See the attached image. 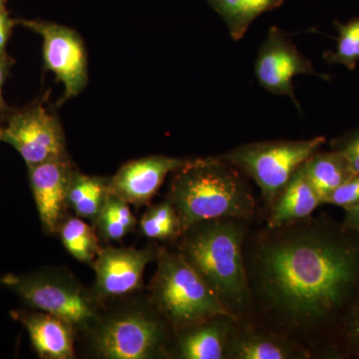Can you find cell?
I'll use <instances>...</instances> for the list:
<instances>
[{"label":"cell","instance_id":"cell-31","mask_svg":"<svg viewBox=\"0 0 359 359\" xmlns=\"http://www.w3.org/2000/svg\"><path fill=\"white\" fill-rule=\"evenodd\" d=\"M13 21L9 18L8 14L6 11H0V29L2 28H13Z\"/></svg>","mask_w":359,"mask_h":359},{"label":"cell","instance_id":"cell-3","mask_svg":"<svg viewBox=\"0 0 359 359\" xmlns=\"http://www.w3.org/2000/svg\"><path fill=\"white\" fill-rule=\"evenodd\" d=\"M245 219L202 222L182 233L179 254L237 318L250 304L244 243Z\"/></svg>","mask_w":359,"mask_h":359},{"label":"cell","instance_id":"cell-7","mask_svg":"<svg viewBox=\"0 0 359 359\" xmlns=\"http://www.w3.org/2000/svg\"><path fill=\"white\" fill-rule=\"evenodd\" d=\"M167 334L154 316L141 311L113 314L97 325L93 347L108 359H149L162 351Z\"/></svg>","mask_w":359,"mask_h":359},{"label":"cell","instance_id":"cell-20","mask_svg":"<svg viewBox=\"0 0 359 359\" xmlns=\"http://www.w3.org/2000/svg\"><path fill=\"white\" fill-rule=\"evenodd\" d=\"M228 26L231 36L242 39L252 21L282 4V0H210Z\"/></svg>","mask_w":359,"mask_h":359},{"label":"cell","instance_id":"cell-29","mask_svg":"<svg viewBox=\"0 0 359 359\" xmlns=\"http://www.w3.org/2000/svg\"><path fill=\"white\" fill-rule=\"evenodd\" d=\"M8 65V57H7L6 53H0V115L6 113L7 110L2 90H4V82H6Z\"/></svg>","mask_w":359,"mask_h":359},{"label":"cell","instance_id":"cell-8","mask_svg":"<svg viewBox=\"0 0 359 359\" xmlns=\"http://www.w3.org/2000/svg\"><path fill=\"white\" fill-rule=\"evenodd\" d=\"M0 141L13 146L27 167L66 155L62 127L40 103L11 115L6 126L0 127Z\"/></svg>","mask_w":359,"mask_h":359},{"label":"cell","instance_id":"cell-4","mask_svg":"<svg viewBox=\"0 0 359 359\" xmlns=\"http://www.w3.org/2000/svg\"><path fill=\"white\" fill-rule=\"evenodd\" d=\"M152 294L160 313L180 330L218 316L238 320L179 252H158Z\"/></svg>","mask_w":359,"mask_h":359},{"label":"cell","instance_id":"cell-16","mask_svg":"<svg viewBox=\"0 0 359 359\" xmlns=\"http://www.w3.org/2000/svg\"><path fill=\"white\" fill-rule=\"evenodd\" d=\"M320 197L308 178L304 165L299 167L273 204L269 224L278 228L308 219L318 205Z\"/></svg>","mask_w":359,"mask_h":359},{"label":"cell","instance_id":"cell-12","mask_svg":"<svg viewBox=\"0 0 359 359\" xmlns=\"http://www.w3.org/2000/svg\"><path fill=\"white\" fill-rule=\"evenodd\" d=\"M30 187L46 233L58 231L65 219L68 192L75 170L67 155L28 167Z\"/></svg>","mask_w":359,"mask_h":359},{"label":"cell","instance_id":"cell-24","mask_svg":"<svg viewBox=\"0 0 359 359\" xmlns=\"http://www.w3.org/2000/svg\"><path fill=\"white\" fill-rule=\"evenodd\" d=\"M332 355L359 358V292L340 320Z\"/></svg>","mask_w":359,"mask_h":359},{"label":"cell","instance_id":"cell-14","mask_svg":"<svg viewBox=\"0 0 359 359\" xmlns=\"http://www.w3.org/2000/svg\"><path fill=\"white\" fill-rule=\"evenodd\" d=\"M228 316H218L197 325L182 328L177 354L184 359H223L228 358V346L233 325Z\"/></svg>","mask_w":359,"mask_h":359},{"label":"cell","instance_id":"cell-25","mask_svg":"<svg viewBox=\"0 0 359 359\" xmlns=\"http://www.w3.org/2000/svg\"><path fill=\"white\" fill-rule=\"evenodd\" d=\"M337 26L339 29L337 51L328 53L327 59L353 70L359 60V18L346 25L337 23Z\"/></svg>","mask_w":359,"mask_h":359},{"label":"cell","instance_id":"cell-15","mask_svg":"<svg viewBox=\"0 0 359 359\" xmlns=\"http://www.w3.org/2000/svg\"><path fill=\"white\" fill-rule=\"evenodd\" d=\"M22 321L29 334L33 348L39 358H74V330L76 328L69 323L43 311L25 314Z\"/></svg>","mask_w":359,"mask_h":359},{"label":"cell","instance_id":"cell-2","mask_svg":"<svg viewBox=\"0 0 359 359\" xmlns=\"http://www.w3.org/2000/svg\"><path fill=\"white\" fill-rule=\"evenodd\" d=\"M175 173L168 200L178 212L183 233L202 222L248 219L254 214L247 182L221 158L188 160Z\"/></svg>","mask_w":359,"mask_h":359},{"label":"cell","instance_id":"cell-5","mask_svg":"<svg viewBox=\"0 0 359 359\" xmlns=\"http://www.w3.org/2000/svg\"><path fill=\"white\" fill-rule=\"evenodd\" d=\"M325 142V137L259 142L240 146L219 158L250 177L259 187L266 204L273 205L290 177L318 152Z\"/></svg>","mask_w":359,"mask_h":359},{"label":"cell","instance_id":"cell-6","mask_svg":"<svg viewBox=\"0 0 359 359\" xmlns=\"http://www.w3.org/2000/svg\"><path fill=\"white\" fill-rule=\"evenodd\" d=\"M0 283L28 306L57 316L75 328H87L98 320L95 302L71 276L55 273L6 275Z\"/></svg>","mask_w":359,"mask_h":359},{"label":"cell","instance_id":"cell-26","mask_svg":"<svg viewBox=\"0 0 359 359\" xmlns=\"http://www.w3.org/2000/svg\"><path fill=\"white\" fill-rule=\"evenodd\" d=\"M359 203V175L351 177L339 188L335 189L325 201V204L337 205L342 209L353 207Z\"/></svg>","mask_w":359,"mask_h":359},{"label":"cell","instance_id":"cell-10","mask_svg":"<svg viewBox=\"0 0 359 359\" xmlns=\"http://www.w3.org/2000/svg\"><path fill=\"white\" fill-rule=\"evenodd\" d=\"M255 72L259 83L276 95L289 96L299 103L294 95V77L318 74L313 63L304 57L292 43L287 33L273 26L269 29L257 54Z\"/></svg>","mask_w":359,"mask_h":359},{"label":"cell","instance_id":"cell-17","mask_svg":"<svg viewBox=\"0 0 359 359\" xmlns=\"http://www.w3.org/2000/svg\"><path fill=\"white\" fill-rule=\"evenodd\" d=\"M309 355L308 351L280 337L247 330L240 334L231 332L226 356L236 359H292Z\"/></svg>","mask_w":359,"mask_h":359},{"label":"cell","instance_id":"cell-21","mask_svg":"<svg viewBox=\"0 0 359 359\" xmlns=\"http://www.w3.org/2000/svg\"><path fill=\"white\" fill-rule=\"evenodd\" d=\"M58 231L71 256L81 263L93 264L101 248L91 226L79 217H70L61 223Z\"/></svg>","mask_w":359,"mask_h":359},{"label":"cell","instance_id":"cell-27","mask_svg":"<svg viewBox=\"0 0 359 359\" xmlns=\"http://www.w3.org/2000/svg\"><path fill=\"white\" fill-rule=\"evenodd\" d=\"M340 151L346 156L354 173L359 175V133L347 142L346 145Z\"/></svg>","mask_w":359,"mask_h":359},{"label":"cell","instance_id":"cell-23","mask_svg":"<svg viewBox=\"0 0 359 359\" xmlns=\"http://www.w3.org/2000/svg\"><path fill=\"white\" fill-rule=\"evenodd\" d=\"M142 235L152 240H174L182 236L181 221L171 201L152 205L142 217Z\"/></svg>","mask_w":359,"mask_h":359},{"label":"cell","instance_id":"cell-11","mask_svg":"<svg viewBox=\"0 0 359 359\" xmlns=\"http://www.w3.org/2000/svg\"><path fill=\"white\" fill-rule=\"evenodd\" d=\"M156 256L152 248L101 249L93 263L96 297L100 299H112L140 290L144 271Z\"/></svg>","mask_w":359,"mask_h":359},{"label":"cell","instance_id":"cell-28","mask_svg":"<svg viewBox=\"0 0 359 359\" xmlns=\"http://www.w3.org/2000/svg\"><path fill=\"white\" fill-rule=\"evenodd\" d=\"M344 210H346V217L342 224L348 230L359 235V203Z\"/></svg>","mask_w":359,"mask_h":359},{"label":"cell","instance_id":"cell-18","mask_svg":"<svg viewBox=\"0 0 359 359\" xmlns=\"http://www.w3.org/2000/svg\"><path fill=\"white\" fill-rule=\"evenodd\" d=\"M309 182L325 204L328 196L341 184L355 176L341 151L316 152L304 164Z\"/></svg>","mask_w":359,"mask_h":359},{"label":"cell","instance_id":"cell-22","mask_svg":"<svg viewBox=\"0 0 359 359\" xmlns=\"http://www.w3.org/2000/svg\"><path fill=\"white\" fill-rule=\"evenodd\" d=\"M136 218L128 203L109 193L95 223L99 236L106 242H118L134 230Z\"/></svg>","mask_w":359,"mask_h":359},{"label":"cell","instance_id":"cell-32","mask_svg":"<svg viewBox=\"0 0 359 359\" xmlns=\"http://www.w3.org/2000/svg\"><path fill=\"white\" fill-rule=\"evenodd\" d=\"M4 0H0V11H4Z\"/></svg>","mask_w":359,"mask_h":359},{"label":"cell","instance_id":"cell-1","mask_svg":"<svg viewBox=\"0 0 359 359\" xmlns=\"http://www.w3.org/2000/svg\"><path fill=\"white\" fill-rule=\"evenodd\" d=\"M271 229L245 268L250 299L332 355L340 320L359 292V235L327 217Z\"/></svg>","mask_w":359,"mask_h":359},{"label":"cell","instance_id":"cell-13","mask_svg":"<svg viewBox=\"0 0 359 359\" xmlns=\"http://www.w3.org/2000/svg\"><path fill=\"white\" fill-rule=\"evenodd\" d=\"M187 161L163 155L130 161L109 179V193L128 204H148L168 175L178 171Z\"/></svg>","mask_w":359,"mask_h":359},{"label":"cell","instance_id":"cell-9","mask_svg":"<svg viewBox=\"0 0 359 359\" xmlns=\"http://www.w3.org/2000/svg\"><path fill=\"white\" fill-rule=\"evenodd\" d=\"M43 40V59L65 87L61 102L81 93L88 80L86 51L76 32L66 26L44 21H21Z\"/></svg>","mask_w":359,"mask_h":359},{"label":"cell","instance_id":"cell-19","mask_svg":"<svg viewBox=\"0 0 359 359\" xmlns=\"http://www.w3.org/2000/svg\"><path fill=\"white\" fill-rule=\"evenodd\" d=\"M108 195L109 179L75 171L68 192L67 205L77 217L95 224Z\"/></svg>","mask_w":359,"mask_h":359},{"label":"cell","instance_id":"cell-30","mask_svg":"<svg viewBox=\"0 0 359 359\" xmlns=\"http://www.w3.org/2000/svg\"><path fill=\"white\" fill-rule=\"evenodd\" d=\"M11 33V27L0 29V53H6L7 40Z\"/></svg>","mask_w":359,"mask_h":359}]
</instances>
